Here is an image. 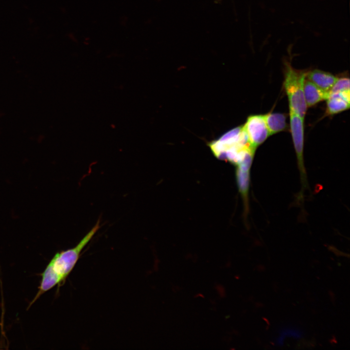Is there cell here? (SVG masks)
<instances>
[{
    "label": "cell",
    "mask_w": 350,
    "mask_h": 350,
    "mask_svg": "<svg viewBox=\"0 0 350 350\" xmlns=\"http://www.w3.org/2000/svg\"><path fill=\"white\" fill-rule=\"evenodd\" d=\"M100 228L99 219L93 228L74 247L56 253L41 274L40 285L32 305L43 294L64 282L77 263L83 248Z\"/></svg>",
    "instance_id": "6da1fadb"
},
{
    "label": "cell",
    "mask_w": 350,
    "mask_h": 350,
    "mask_svg": "<svg viewBox=\"0 0 350 350\" xmlns=\"http://www.w3.org/2000/svg\"><path fill=\"white\" fill-rule=\"evenodd\" d=\"M209 145L217 158L228 160L237 166L256 150L249 143L243 125L226 132Z\"/></svg>",
    "instance_id": "7a4b0ae2"
},
{
    "label": "cell",
    "mask_w": 350,
    "mask_h": 350,
    "mask_svg": "<svg viewBox=\"0 0 350 350\" xmlns=\"http://www.w3.org/2000/svg\"><path fill=\"white\" fill-rule=\"evenodd\" d=\"M284 65L283 87L288 98L289 109L304 118L308 108L303 92L307 70L296 69L288 61Z\"/></svg>",
    "instance_id": "3957f363"
},
{
    "label": "cell",
    "mask_w": 350,
    "mask_h": 350,
    "mask_svg": "<svg viewBox=\"0 0 350 350\" xmlns=\"http://www.w3.org/2000/svg\"><path fill=\"white\" fill-rule=\"evenodd\" d=\"M289 110L290 129L296 153L298 164L300 172L301 183L307 185V175L304 164L303 151L304 141V119L290 109Z\"/></svg>",
    "instance_id": "277c9868"
},
{
    "label": "cell",
    "mask_w": 350,
    "mask_h": 350,
    "mask_svg": "<svg viewBox=\"0 0 350 350\" xmlns=\"http://www.w3.org/2000/svg\"><path fill=\"white\" fill-rule=\"evenodd\" d=\"M243 126L249 143L256 149L270 136L263 115L257 114L248 116Z\"/></svg>",
    "instance_id": "5b68a950"
},
{
    "label": "cell",
    "mask_w": 350,
    "mask_h": 350,
    "mask_svg": "<svg viewBox=\"0 0 350 350\" xmlns=\"http://www.w3.org/2000/svg\"><path fill=\"white\" fill-rule=\"evenodd\" d=\"M326 101L325 116H332L350 108V92L329 93Z\"/></svg>",
    "instance_id": "8992f818"
},
{
    "label": "cell",
    "mask_w": 350,
    "mask_h": 350,
    "mask_svg": "<svg viewBox=\"0 0 350 350\" xmlns=\"http://www.w3.org/2000/svg\"><path fill=\"white\" fill-rule=\"evenodd\" d=\"M338 77L326 71L319 69L307 70L306 78L322 88L330 91Z\"/></svg>",
    "instance_id": "52a82bcc"
},
{
    "label": "cell",
    "mask_w": 350,
    "mask_h": 350,
    "mask_svg": "<svg viewBox=\"0 0 350 350\" xmlns=\"http://www.w3.org/2000/svg\"><path fill=\"white\" fill-rule=\"evenodd\" d=\"M304 97L308 107L326 101L329 96V91L320 88L306 78L304 83Z\"/></svg>",
    "instance_id": "ba28073f"
},
{
    "label": "cell",
    "mask_w": 350,
    "mask_h": 350,
    "mask_svg": "<svg viewBox=\"0 0 350 350\" xmlns=\"http://www.w3.org/2000/svg\"><path fill=\"white\" fill-rule=\"evenodd\" d=\"M263 117L270 136L285 131L288 127L286 115L284 113L269 112L264 114Z\"/></svg>",
    "instance_id": "9c48e42d"
},
{
    "label": "cell",
    "mask_w": 350,
    "mask_h": 350,
    "mask_svg": "<svg viewBox=\"0 0 350 350\" xmlns=\"http://www.w3.org/2000/svg\"><path fill=\"white\" fill-rule=\"evenodd\" d=\"M249 170L237 168L236 176L239 190L245 203V211H248V193L249 185Z\"/></svg>",
    "instance_id": "30bf717a"
},
{
    "label": "cell",
    "mask_w": 350,
    "mask_h": 350,
    "mask_svg": "<svg viewBox=\"0 0 350 350\" xmlns=\"http://www.w3.org/2000/svg\"><path fill=\"white\" fill-rule=\"evenodd\" d=\"M350 78L349 77H338L337 80L329 91V93L350 92Z\"/></svg>",
    "instance_id": "8fae6325"
},
{
    "label": "cell",
    "mask_w": 350,
    "mask_h": 350,
    "mask_svg": "<svg viewBox=\"0 0 350 350\" xmlns=\"http://www.w3.org/2000/svg\"><path fill=\"white\" fill-rule=\"evenodd\" d=\"M222 0H217V3L219 2L220 1H221Z\"/></svg>",
    "instance_id": "7c38bea8"
}]
</instances>
